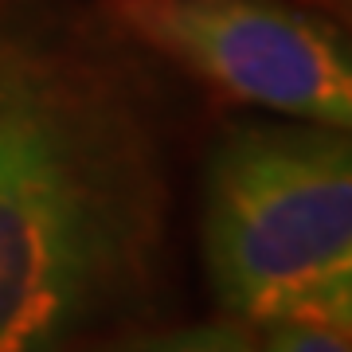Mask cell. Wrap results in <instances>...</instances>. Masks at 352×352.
I'll return each instance as SVG.
<instances>
[{
  "mask_svg": "<svg viewBox=\"0 0 352 352\" xmlns=\"http://www.w3.org/2000/svg\"><path fill=\"white\" fill-rule=\"evenodd\" d=\"M321 4H325V12L352 36V0H321Z\"/></svg>",
  "mask_w": 352,
  "mask_h": 352,
  "instance_id": "cell-7",
  "label": "cell"
},
{
  "mask_svg": "<svg viewBox=\"0 0 352 352\" xmlns=\"http://www.w3.org/2000/svg\"><path fill=\"white\" fill-rule=\"evenodd\" d=\"M168 231L161 129L90 36L0 28V352H71L149 298Z\"/></svg>",
  "mask_w": 352,
  "mask_h": 352,
  "instance_id": "cell-1",
  "label": "cell"
},
{
  "mask_svg": "<svg viewBox=\"0 0 352 352\" xmlns=\"http://www.w3.org/2000/svg\"><path fill=\"white\" fill-rule=\"evenodd\" d=\"M110 352H258V340L243 321H200V325H176L141 333Z\"/></svg>",
  "mask_w": 352,
  "mask_h": 352,
  "instance_id": "cell-4",
  "label": "cell"
},
{
  "mask_svg": "<svg viewBox=\"0 0 352 352\" xmlns=\"http://www.w3.org/2000/svg\"><path fill=\"white\" fill-rule=\"evenodd\" d=\"M102 16L231 102L352 129V36L329 12L289 0H102Z\"/></svg>",
  "mask_w": 352,
  "mask_h": 352,
  "instance_id": "cell-3",
  "label": "cell"
},
{
  "mask_svg": "<svg viewBox=\"0 0 352 352\" xmlns=\"http://www.w3.org/2000/svg\"><path fill=\"white\" fill-rule=\"evenodd\" d=\"M204 266L231 321L298 317L352 274V129L247 122L204 176Z\"/></svg>",
  "mask_w": 352,
  "mask_h": 352,
  "instance_id": "cell-2",
  "label": "cell"
},
{
  "mask_svg": "<svg viewBox=\"0 0 352 352\" xmlns=\"http://www.w3.org/2000/svg\"><path fill=\"white\" fill-rule=\"evenodd\" d=\"M258 352H352V340L309 321H270L263 325Z\"/></svg>",
  "mask_w": 352,
  "mask_h": 352,
  "instance_id": "cell-5",
  "label": "cell"
},
{
  "mask_svg": "<svg viewBox=\"0 0 352 352\" xmlns=\"http://www.w3.org/2000/svg\"><path fill=\"white\" fill-rule=\"evenodd\" d=\"M289 321H309V325H321L329 333H340L344 340H352V274L333 282L325 294H317L314 302Z\"/></svg>",
  "mask_w": 352,
  "mask_h": 352,
  "instance_id": "cell-6",
  "label": "cell"
}]
</instances>
